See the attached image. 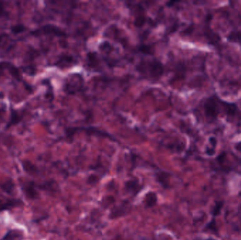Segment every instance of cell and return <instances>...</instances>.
Returning a JSON list of instances; mask_svg holds the SVG:
<instances>
[{"label":"cell","mask_w":241,"mask_h":240,"mask_svg":"<svg viewBox=\"0 0 241 240\" xmlns=\"http://www.w3.org/2000/svg\"><path fill=\"white\" fill-rule=\"evenodd\" d=\"M221 104H223L225 114L228 117L233 118L236 114L238 111V107L236 104L233 103H228V102L221 101Z\"/></svg>","instance_id":"obj_2"},{"label":"cell","mask_w":241,"mask_h":240,"mask_svg":"<svg viewBox=\"0 0 241 240\" xmlns=\"http://www.w3.org/2000/svg\"><path fill=\"white\" fill-rule=\"evenodd\" d=\"M23 189L28 197L30 198H35L38 197V192L32 183L27 184L26 186L23 187Z\"/></svg>","instance_id":"obj_5"},{"label":"cell","mask_w":241,"mask_h":240,"mask_svg":"<svg viewBox=\"0 0 241 240\" xmlns=\"http://www.w3.org/2000/svg\"><path fill=\"white\" fill-rule=\"evenodd\" d=\"M209 142L212 144L213 147H215L216 144H217V139L214 137H212L209 138Z\"/></svg>","instance_id":"obj_12"},{"label":"cell","mask_w":241,"mask_h":240,"mask_svg":"<svg viewBox=\"0 0 241 240\" xmlns=\"http://www.w3.org/2000/svg\"><path fill=\"white\" fill-rule=\"evenodd\" d=\"M219 99L214 96L207 98L204 102L203 107L206 118L210 122L215 120L219 114Z\"/></svg>","instance_id":"obj_1"},{"label":"cell","mask_w":241,"mask_h":240,"mask_svg":"<svg viewBox=\"0 0 241 240\" xmlns=\"http://www.w3.org/2000/svg\"><path fill=\"white\" fill-rule=\"evenodd\" d=\"M227 41L241 45V30H233L227 36Z\"/></svg>","instance_id":"obj_3"},{"label":"cell","mask_w":241,"mask_h":240,"mask_svg":"<svg viewBox=\"0 0 241 240\" xmlns=\"http://www.w3.org/2000/svg\"><path fill=\"white\" fill-rule=\"evenodd\" d=\"M157 201V197L156 193L149 192L145 195L144 198V203L147 207H152L156 204Z\"/></svg>","instance_id":"obj_4"},{"label":"cell","mask_w":241,"mask_h":240,"mask_svg":"<svg viewBox=\"0 0 241 240\" xmlns=\"http://www.w3.org/2000/svg\"><path fill=\"white\" fill-rule=\"evenodd\" d=\"M23 234L18 230H12L8 233L2 240H21Z\"/></svg>","instance_id":"obj_6"},{"label":"cell","mask_w":241,"mask_h":240,"mask_svg":"<svg viewBox=\"0 0 241 240\" xmlns=\"http://www.w3.org/2000/svg\"><path fill=\"white\" fill-rule=\"evenodd\" d=\"M4 10L3 9V7H2L1 5H0V16H2V15H4Z\"/></svg>","instance_id":"obj_13"},{"label":"cell","mask_w":241,"mask_h":240,"mask_svg":"<svg viewBox=\"0 0 241 240\" xmlns=\"http://www.w3.org/2000/svg\"><path fill=\"white\" fill-rule=\"evenodd\" d=\"M126 189L130 192H137L138 188V183L136 180H129L126 183Z\"/></svg>","instance_id":"obj_9"},{"label":"cell","mask_w":241,"mask_h":240,"mask_svg":"<svg viewBox=\"0 0 241 240\" xmlns=\"http://www.w3.org/2000/svg\"><path fill=\"white\" fill-rule=\"evenodd\" d=\"M26 30V27H25L23 24H17L15 26H13L11 27V30L12 32L15 33V34H18V33L23 32Z\"/></svg>","instance_id":"obj_10"},{"label":"cell","mask_w":241,"mask_h":240,"mask_svg":"<svg viewBox=\"0 0 241 240\" xmlns=\"http://www.w3.org/2000/svg\"><path fill=\"white\" fill-rule=\"evenodd\" d=\"M157 179L162 185L167 188L168 185V175L167 173H159L157 175Z\"/></svg>","instance_id":"obj_8"},{"label":"cell","mask_w":241,"mask_h":240,"mask_svg":"<svg viewBox=\"0 0 241 240\" xmlns=\"http://www.w3.org/2000/svg\"><path fill=\"white\" fill-rule=\"evenodd\" d=\"M23 169L28 173H33L36 171V168L33 165L30 164L29 161H26L23 163Z\"/></svg>","instance_id":"obj_11"},{"label":"cell","mask_w":241,"mask_h":240,"mask_svg":"<svg viewBox=\"0 0 241 240\" xmlns=\"http://www.w3.org/2000/svg\"><path fill=\"white\" fill-rule=\"evenodd\" d=\"M21 116L18 115V114L14 110H12V114H11V118H10V120L9 122L8 123V125L7 128L12 126L13 125H15V124L18 123L21 120Z\"/></svg>","instance_id":"obj_7"},{"label":"cell","mask_w":241,"mask_h":240,"mask_svg":"<svg viewBox=\"0 0 241 240\" xmlns=\"http://www.w3.org/2000/svg\"><path fill=\"white\" fill-rule=\"evenodd\" d=\"M235 148H236L238 151H241V142L238 143L236 146H235Z\"/></svg>","instance_id":"obj_14"}]
</instances>
